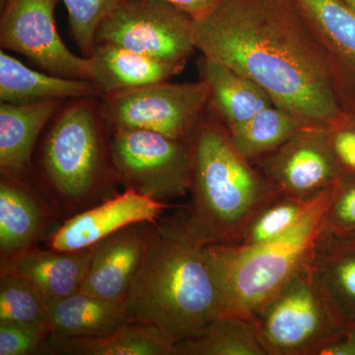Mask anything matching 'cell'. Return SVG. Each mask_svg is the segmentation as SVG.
I'll list each match as a JSON object with an SVG mask.
<instances>
[{"label": "cell", "instance_id": "25", "mask_svg": "<svg viewBox=\"0 0 355 355\" xmlns=\"http://www.w3.org/2000/svg\"><path fill=\"white\" fill-rule=\"evenodd\" d=\"M312 125L272 105L228 133L239 153L254 163L279 148L295 133Z\"/></svg>", "mask_w": 355, "mask_h": 355}, {"label": "cell", "instance_id": "23", "mask_svg": "<svg viewBox=\"0 0 355 355\" xmlns=\"http://www.w3.org/2000/svg\"><path fill=\"white\" fill-rule=\"evenodd\" d=\"M125 301H111L83 292L60 301L49 309L51 334L93 336L110 333L132 321Z\"/></svg>", "mask_w": 355, "mask_h": 355}, {"label": "cell", "instance_id": "34", "mask_svg": "<svg viewBox=\"0 0 355 355\" xmlns=\"http://www.w3.org/2000/svg\"><path fill=\"white\" fill-rule=\"evenodd\" d=\"M345 3L347 4L352 9L355 13V0H345Z\"/></svg>", "mask_w": 355, "mask_h": 355}, {"label": "cell", "instance_id": "35", "mask_svg": "<svg viewBox=\"0 0 355 355\" xmlns=\"http://www.w3.org/2000/svg\"><path fill=\"white\" fill-rule=\"evenodd\" d=\"M6 0H0V6H3L4 3H6Z\"/></svg>", "mask_w": 355, "mask_h": 355}, {"label": "cell", "instance_id": "24", "mask_svg": "<svg viewBox=\"0 0 355 355\" xmlns=\"http://www.w3.org/2000/svg\"><path fill=\"white\" fill-rule=\"evenodd\" d=\"M173 355H266L253 320L225 314L174 345Z\"/></svg>", "mask_w": 355, "mask_h": 355}, {"label": "cell", "instance_id": "14", "mask_svg": "<svg viewBox=\"0 0 355 355\" xmlns=\"http://www.w3.org/2000/svg\"><path fill=\"white\" fill-rule=\"evenodd\" d=\"M155 222H137L91 247L87 275L80 292L111 301H125Z\"/></svg>", "mask_w": 355, "mask_h": 355}, {"label": "cell", "instance_id": "30", "mask_svg": "<svg viewBox=\"0 0 355 355\" xmlns=\"http://www.w3.org/2000/svg\"><path fill=\"white\" fill-rule=\"evenodd\" d=\"M50 324L0 323V355L41 354Z\"/></svg>", "mask_w": 355, "mask_h": 355}, {"label": "cell", "instance_id": "10", "mask_svg": "<svg viewBox=\"0 0 355 355\" xmlns=\"http://www.w3.org/2000/svg\"><path fill=\"white\" fill-rule=\"evenodd\" d=\"M58 2L6 0L1 7L0 46L24 55L53 76L90 80V58L74 55L58 34L55 20Z\"/></svg>", "mask_w": 355, "mask_h": 355}, {"label": "cell", "instance_id": "19", "mask_svg": "<svg viewBox=\"0 0 355 355\" xmlns=\"http://www.w3.org/2000/svg\"><path fill=\"white\" fill-rule=\"evenodd\" d=\"M310 268L340 323H355V235L338 236L321 231Z\"/></svg>", "mask_w": 355, "mask_h": 355}, {"label": "cell", "instance_id": "13", "mask_svg": "<svg viewBox=\"0 0 355 355\" xmlns=\"http://www.w3.org/2000/svg\"><path fill=\"white\" fill-rule=\"evenodd\" d=\"M323 44L336 100L355 121V13L345 0H295Z\"/></svg>", "mask_w": 355, "mask_h": 355}, {"label": "cell", "instance_id": "29", "mask_svg": "<svg viewBox=\"0 0 355 355\" xmlns=\"http://www.w3.org/2000/svg\"><path fill=\"white\" fill-rule=\"evenodd\" d=\"M322 231L338 236L355 235V175L342 172L331 187Z\"/></svg>", "mask_w": 355, "mask_h": 355}, {"label": "cell", "instance_id": "9", "mask_svg": "<svg viewBox=\"0 0 355 355\" xmlns=\"http://www.w3.org/2000/svg\"><path fill=\"white\" fill-rule=\"evenodd\" d=\"M96 43L187 64L197 51L196 20L163 0H120L98 27Z\"/></svg>", "mask_w": 355, "mask_h": 355}, {"label": "cell", "instance_id": "20", "mask_svg": "<svg viewBox=\"0 0 355 355\" xmlns=\"http://www.w3.org/2000/svg\"><path fill=\"white\" fill-rule=\"evenodd\" d=\"M175 343L155 324L132 320L110 333L93 336L51 334L44 355H173Z\"/></svg>", "mask_w": 355, "mask_h": 355}, {"label": "cell", "instance_id": "7", "mask_svg": "<svg viewBox=\"0 0 355 355\" xmlns=\"http://www.w3.org/2000/svg\"><path fill=\"white\" fill-rule=\"evenodd\" d=\"M209 89L198 83L169 81L101 98L100 109L110 132L144 130L191 142L207 111Z\"/></svg>", "mask_w": 355, "mask_h": 355}, {"label": "cell", "instance_id": "4", "mask_svg": "<svg viewBox=\"0 0 355 355\" xmlns=\"http://www.w3.org/2000/svg\"><path fill=\"white\" fill-rule=\"evenodd\" d=\"M330 189L296 225L279 237L251 247L205 245L226 306V314L253 320L273 294L309 263Z\"/></svg>", "mask_w": 355, "mask_h": 355}, {"label": "cell", "instance_id": "26", "mask_svg": "<svg viewBox=\"0 0 355 355\" xmlns=\"http://www.w3.org/2000/svg\"><path fill=\"white\" fill-rule=\"evenodd\" d=\"M321 193L307 200H298L282 193L275 196L254 212L237 241L229 245L256 246L279 237L304 217Z\"/></svg>", "mask_w": 355, "mask_h": 355}, {"label": "cell", "instance_id": "22", "mask_svg": "<svg viewBox=\"0 0 355 355\" xmlns=\"http://www.w3.org/2000/svg\"><path fill=\"white\" fill-rule=\"evenodd\" d=\"M85 97L99 98L92 81L38 71L4 50L0 51V101L26 104L42 100Z\"/></svg>", "mask_w": 355, "mask_h": 355}, {"label": "cell", "instance_id": "32", "mask_svg": "<svg viewBox=\"0 0 355 355\" xmlns=\"http://www.w3.org/2000/svg\"><path fill=\"white\" fill-rule=\"evenodd\" d=\"M316 355H355V323L343 324Z\"/></svg>", "mask_w": 355, "mask_h": 355}, {"label": "cell", "instance_id": "33", "mask_svg": "<svg viewBox=\"0 0 355 355\" xmlns=\"http://www.w3.org/2000/svg\"><path fill=\"white\" fill-rule=\"evenodd\" d=\"M172 6L182 9L195 20L202 19L211 12L222 0H163Z\"/></svg>", "mask_w": 355, "mask_h": 355}, {"label": "cell", "instance_id": "6", "mask_svg": "<svg viewBox=\"0 0 355 355\" xmlns=\"http://www.w3.org/2000/svg\"><path fill=\"white\" fill-rule=\"evenodd\" d=\"M253 321L266 355H316L343 326L318 286L310 261L261 306Z\"/></svg>", "mask_w": 355, "mask_h": 355}, {"label": "cell", "instance_id": "31", "mask_svg": "<svg viewBox=\"0 0 355 355\" xmlns=\"http://www.w3.org/2000/svg\"><path fill=\"white\" fill-rule=\"evenodd\" d=\"M329 142L343 172L355 175V121L349 118L328 128Z\"/></svg>", "mask_w": 355, "mask_h": 355}, {"label": "cell", "instance_id": "16", "mask_svg": "<svg viewBox=\"0 0 355 355\" xmlns=\"http://www.w3.org/2000/svg\"><path fill=\"white\" fill-rule=\"evenodd\" d=\"M64 100L0 104V172L1 176L28 179L40 135L62 108Z\"/></svg>", "mask_w": 355, "mask_h": 355}, {"label": "cell", "instance_id": "2", "mask_svg": "<svg viewBox=\"0 0 355 355\" xmlns=\"http://www.w3.org/2000/svg\"><path fill=\"white\" fill-rule=\"evenodd\" d=\"M125 303L133 319L155 324L175 343L226 314L207 248L189 233L184 214L155 222Z\"/></svg>", "mask_w": 355, "mask_h": 355}, {"label": "cell", "instance_id": "28", "mask_svg": "<svg viewBox=\"0 0 355 355\" xmlns=\"http://www.w3.org/2000/svg\"><path fill=\"white\" fill-rule=\"evenodd\" d=\"M69 12L70 33L74 43L89 58L95 46L96 33L103 20L120 0H62Z\"/></svg>", "mask_w": 355, "mask_h": 355}, {"label": "cell", "instance_id": "21", "mask_svg": "<svg viewBox=\"0 0 355 355\" xmlns=\"http://www.w3.org/2000/svg\"><path fill=\"white\" fill-rule=\"evenodd\" d=\"M198 69L209 85L207 113L227 130L273 105L256 83L211 58L202 55Z\"/></svg>", "mask_w": 355, "mask_h": 355}, {"label": "cell", "instance_id": "15", "mask_svg": "<svg viewBox=\"0 0 355 355\" xmlns=\"http://www.w3.org/2000/svg\"><path fill=\"white\" fill-rule=\"evenodd\" d=\"M91 247L62 252L32 248L1 263V272H10L36 287L49 309L80 292L87 275Z\"/></svg>", "mask_w": 355, "mask_h": 355}, {"label": "cell", "instance_id": "11", "mask_svg": "<svg viewBox=\"0 0 355 355\" xmlns=\"http://www.w3.org/2000/svg\"><path fill=\"white\" fill-rule=\"evenodd\" d=\"M328 128H306L253 164L277 193L303 200L317 197L343 172L329 142Z\"/></svg>", "mask_w": 355, "mask_h": 355}, {"label": "cell", "instance_id": "17", "mask_svg": "<svg viewBox=\"0 0 355 355\" xmlns=\"http://www.w3.org/2000/svg\"><path fill=\"white\" fill-rule=\"evenodd\" d=\"M89 58L90 81L99 98L170 81L187 64L162 62L109 43H96Z\"/></svg>", "mask_w": 355, "mask_h": 355}, {"label": "cell", "instance_id": "1", "mask_svg": "<svg viewBox=\"0 0 355 355\" xmlns=\"http://www.w3.org/2000/svg\"><path fill=\"white\" fill-rule=\"evenodd\" d=\"M196 46L305 123L330 127L347 118L323 44L295 0H222L196 20Z\"/></svg>", "mask_w": 355, "mask_h": 355}, {"label": "cell", "instance_id": "5", "mask_svg": "<svg viewBox=\"0 0 355 355\" xmlns=\"http://www.w3.org/2000/svg\"><path fill=\"white\" fill-rule=\"evenodd\" d=\"M97 98L71 99L53 116L40 146L44 180L70 209H83L119 181L111 132Z\"/></svg>", "mask_w": 355, "mask_h": 355}, {"label": "cell", "instance_id": "8", "mask_svg": "<svg viewBox=\"0 0 355 355\" xmlns=\"http://www.w3.org/2000/svg\"><path fill=\"white\" fill-rule=\"evenodd\" d=\"M110 153L125 189L165 202L190 191L191 142L148 130H119L111 133Z\"/></svg>", "mask_w": 355, "mask_h": 355}, {"label": "cell", "instance_id": "3", "mask_svg": "<svg viewBox=\"0 0 355 355\" xmlns=\"http://www.w3.org/2000/svg\"><path fill=\"white\" fill-rule=\"evenodd\" d=\"M191 149L187 229L202 245L234 244L254 212L279 193L239 153L228 130L207 111Z\"/></svg>", "mask_w": 355, "mask_h": 355}, {"label": "cell", "instance_id": "12", "mask_svg": "<svg viewBox=\"0 0 355 355\" xmlns=\"http://www.w3.org/2000/svg\"><path fill=\"white\" fill-rule=\"evenodd\" d=\"M169 207V203L125 189L65 220L51 236L49 248L62 252L88 249L133 223L158 221Z\"/></svg>", "mask_w": 355, "mask_h": 355}, {"label": "cell", "instance_id": "27", "mask_svg": "<svg viewBox=\"0 0 355 355\" xmlns=\"http://www.w3.org/2000/svg\"><path fill=\"white\" fill-rule=\"evenodd\" d=\"M0 323L49 324V308L41 294L16 273L0 275Z\"/></svg>", "mask_w": 355, "mask_h": 355}, {"label": "cell", "instance_id": "18", "mask_svg": "<svg viewBox=\"0 0 355 355\" xmlns=\"http://www.w3.org/2000/svg\"><path fill=\"white\" fill-rule=\"evenodd\" d=\"M50 210L28 179L0 180V263L34 248L43 235Z\"/></svg>", "mask_w": 355, "mask_h": 355}]
</instances>
